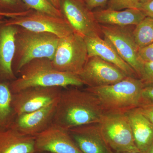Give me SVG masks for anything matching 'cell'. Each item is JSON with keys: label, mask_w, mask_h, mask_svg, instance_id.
<instances>
[{"label": "cell", "mask_w": 153, "mask_h": 153, "mask_svg": "<svg viewBox=\"0 0 153 153\" xmlns=\"http://www.w3.org/2000/svg\"><path fill=\"white\" fill-rule=\"evenodd\" d=\"M109 0H85V3L86 6L90 10L92 11L94 9L99 7H102Z\"/></svg>", "instance_id": "obj_28"}, {"label": "cell", "mask_w": 153, "mask_h": 153, "mask_svg": "<svg viewBox=\"0 0 153 153\" xmlns=\"http://www.w3.org/2000/svg\"><path fill=\"white\" fill-rule=\"evenodd\" d=\"M18 74L19 77L9 83L13 94L32 87L66 88L84 85L78 75L58 71L52 65L51 60L46 58L31 60L23 66Z\"/></svg>", "instance_id": "obj_2"}, {"label": "cell", "mask_w": 153, "mask_h": 153, "mask_svg": "<svg viewBox=\"0 0 153 153\" xmlns=\"http://www.w3.org/2000/svg\"><path fill=\"white\" fill-rule=\"evenodd\" d=\"M143 88L139 78L127 76L114 84L85 89L95 95L105 114H127L138 106Z\"/></svg>", "instance_id": "obj_3"}, {"label": "cell", "mask_w": 153, "mask_h": 153, "mask_svg": "<svg viewBox=\"0 0 153 153\" xmlns=\"http://www.w3.org/2000/svg\"><path fill=\"white\" fill-rule=\"evenodd\" d=\"M9 83L0 82V128L10 126L15 115L12 107L13 93Z\"/></svg>", "instance_id": "obj_20"}, {"label": "cell", "mask_w": 153, "mask_h": 153, "mask_svg": "<svg viewBox=\"0 0 153 153\" xmlns=\"http://www.w3.org/2000/svg\"><path fill=\"white\" fill-rule=\"evenodd\" d=\"M80 1H83L85 2V0H80Z\"/></svg>", "instance_id": "obj_38"}, {"label": "cell", "mask_w": 153, "mask_h": 153, "mask_svg": "<svg viewBox=\"0 0 153 153\" xmlns=\"http://www.w3.org/2000/svg\"><path fill=\"white\" fill-rule=\"evenodd\" d=\"M31 10L54 16L62 17L61 11L53 5L49 0H22Z\"/></svg>", "instance_id": "obj_23"}, {"label": "cell", "mask_w": 153, "mask_h": 153, "mask_svg": "<svg viewBox=\"0 0 153 153\" xmlns=\"http://www.w3.org/2000/svg\"><path fill=\"white\" fill-rule=\"evenodd\" d=\"M18 29V26L7 25L5 21L0 25V82L10 83L17 78L13 62Z\"/></svg>", "instance_id": "obj_14"}, {"label": "cell", "mask_w": 153, "mask_h": 153, "mask_svg": "<svg viewBox=\"0 0 153 153\" xmlns=\"http://www.w3.org/2000/svg\"><path fill=\"white\" fill-rule=\"evenodd\" d=\"M78 75L84 85L91 88L114 84L128 76L117 66L96 56L88 57Z\"/></svg>", "instance_id": "obj_11"}, {"label": "cell", "mask_w": 153, "mask_h": 153, "mask_svg": "<svg viewBox=\"0 0 153 153\" xmlns=\"http://www.w3.org/2000/svg\"><path fill=\"white\" fill-rule=\"evenodd\" d=\"M98 124L105 142L114 153L139 151L126 114H105Z\"/></svg>", "instance_id": "obj_6"}, {"label": "cell", "mask_w": 153, "mask_h": 153, "mask_svg": "<svg viewBox=\"0 0 153 153\" xmlns=\"http://www.w3.org/2000/svg\"><path fill=\"white\" fill-rule=\"evenodd\" d=\"M139 79L144 88L153 87V62H143Z\"/></svg>", "instance_id": "obj_25"}, {"label": "cell", "mask_w": 153, "mask_h": 153, "mask_svg": "<svg viewBox=\"0 0 153 153\" xmlns=\"http://www.w3.org/2000/svg\"><path fill=\"white\" fill-rule=\"evenodd\" d=\"M62 88H30L13 94L12 107L15 116L35 111L56 102Z\"/></svg>", "instance_id": "obj_10"}, {"label": "cell", "mask_w": 153, "mask_h": 153, "mask_svg": "<svg viewBox=\"0 0 153 153\" xmlns=\"http://www.w3.org/2000/svg\"><path fill=\"white\" fill-rule=\"evenodd\" d=\"M5 18L6 17L3 16H0V25L5 22L6 19Z\"/></svg>", "instance_id": "obj_33"}, {"label": "cell", "mask_w": 153, "mask_h": 153, "mask_svg": "<svg viewBox=\"0 0 153 153\" xmlns=\"http://www.w3.org/2000/svg\"><path fill=\"white\" fill-rule=\"evenodd\" d=\"M137 148L147 153L153 143V124L136 108L127 114Z\"/></svg>", "instance_id": "obj_19"}, {"label": "cell", "mask_w": 153, "mask_h": 153, "mask_svg": "<svg viewBox=\"0 0 153 153\" xmlns=\"http://www.w3.org/2000/svg\"><path fill=\"white\" fill-rule=\"evenodd\" d=\"M84 40L88 57H100L117 66L127 76L138 78L134 70L121 57L108 40L101 37L84 38Z\"/></svg>", "instance_id": "obj_16"}, {"label": "cell", "mask_w": 153, "mask_h": 153, "mask_svg": "<svg viewBox=\"0 0 153 153\" xmlns=\"http://www.w3.org/2000/svg\"><path fill=\"white\" fill-rule=\"evenodd\" d=\"M151 106H153V87L144 88L137 108Z\"/></svg>", "instance_id": "obj_26"}, {"label": "cell", "mask_w": 153, "mask_h": 153, "mask_svg": "<svg viewBox=\"0 0 153 153\" xmlns=\"http://www.w3.org/2000/svg\"><path fill=\"white\" fill-rule=\"evenodd\" d=\"M102 36L108 40L125 61L134 70L139 78L143 62L138 55L139 48L133 35L135 26L100 25Z\"/></svg>", "instance_id": "obj_7"}, {"label": "cell", "mask_w": 153, "mask_h": 153, "mask_svg": "<svg viewBox=\"0 0 153 153\" xmlns=\"http://www.w3.org/2000/svg\"><path fill=\"white\" fill-rule=\"evenodd\" d=\"M97 22L100 25L118 26H136L146 16L139 9L111 10L108 9L93 11Z\"/></svg>", "instance_id": "obj_18"}, {"label": "cell", "mask_w": 153, "mask_h": 153, "mask_svg": "<svg viewBox=\"0 0 153 153\" xmlns=\"http://www.w3.org/2000/svg\"><path fill=\"white\" fill-rule=\"evenodd\" d=\"M56 8L60 10V0H49Z\"/></svg>", "instance_id": "obj_31"}, {"label": "cell", "mask_w": 153, "mask_h": 153, "mask_svg": "<svg viewBox=\"0 0 153 153\" xmlns=\"http://www.w3.org/2000/svg\"><path fill=\"white\" fill-rule=\"evenodd\" d=\"M13 69L16 75L27 63L38 58L53 59L59 39L49 33L33 32L18 26Z\"/></svg>", "instance_id": "obj_4"}, {"label": "cell", "mask_w": 153, "mask_h": 153, "mask_svg": "<svg viewBox=\"0 0 153 153\" xmlns=\"http://www.w3.org/2000/svg\"><path fill=\"white\" fill-rule=\"evenodd\" d=\"M35 152V137L24 134L10 126L0 128V153Z\"/></svg>", "instance_id": "obj_17"}, {"label": "cell", "mask_w": 153, "mask_h": 153, "mask_svg": "<svg viewBox=\"0 0 153 153\" xmlns=\"http://www.w3.org/2000/svg\"><path fill=\"white\" fill-rule=\"evenodd\" d=\"M133 35L139 49L153 43V18L146 16L134 27Z\"/></svg>", "instance_id": "obj_21"}, {"label": "cell", "mask_w": 153, "mask_h": 153, "mask_svg": "<svg viewBox=\"0 0 153 153\" xmlns=\"http://www.w3.org/2000/svg\"><path fill=\"white\" fill-rule=\"evenodd\" d=\"M140 7V0H109L108 9L120 10L128 9H139Z\"/></svg>", "instance_id": "obj_24"}, {"label": "cell", "mask_w": 153, "mask_h": 153, "mask_svg": "<svg viewBox=\"0 0 153 153\" xmlns=\"http://www.w3.org/2000/svg\"><path fill=\"white\" fill-rule=\"evenodd\" d=\"M138 55L142 62H153V43L139 49Z\"/></svg>", "instance_id": "obj_27"}, {"label": "cell", "mask_w": 153, "mask_h": 153, "mask_svg": "<svg viewBox=\"0 0 153 153\" xmlns=\"http://www.w3.org/2000/svg\"><path fill=\"white\" fill-rule=\"evenodd\" d=\"M60 10L74 33L83 38L101 37L100 25L93 11L80 0H60Z\"/></svg>", "instance_id": "obj_8"}, {"label": "cell", "mask_w": 153, "mask_h": 153, "mask_svg": "<svg viewBox=\"0 0 153 153\" xmlns=\"http://www.w3.org/2000/svg\"><path fill=\"white\" fill-rule=\"evenodd\" d=\"M68 131L83 153H114L105 142L98 123L79 126Z\"/></svg>", "instance_id": "obj_15"}, {"label": "cell", "mask_w": 153, "mask_h": 153, "mask_svg": "<svg viewBox=\"0 0 153 153\" xmlns=\"http://www.w3.org/2000/svg\"><path fill=\"white\" fill-rule=\"evenodd\" d=\"M146 16L153 18V0L141 6L140 8Z\"/></svg>", "instance_id": "obj_30"}, {"label": "cell", "mask_w": 153, "mask_h": 153, "mask_svg": "<svg viewBox=\"0 0 153 153\" xmlns=\"http://www.w3.org/2000/svg\"><path fill=\"white\" fill-rule=\"evenodd\" d=\"M34 153H50L49 152H35Z\"/></svg>", "instance_id": "obj_36"}, {"label": "cell", "mask_w": 153, "mask_h": 153, "mask_svg": "<svg viewBox=\"0 0 153 153\" xmlns=\"http://www.w3.org/2000/svg\"><path fill=\"white\" fill-rule=\"evenodd\" d=\"M84 38L75 33L60 38L52 61L55 69L78 75L88 59Z\"/></svg>", "instance_id": "obj_5"}, {"label": "cell", "mask_w": 153, "mask_h": 153, "mask_svg": "<svg viewBox=\"0 0 153 153\" xmlns=\"http://www.w3.org/2000/svg\"><path fill=\"white\" fill-rule=\"evenodd\" d=\"M136 109L153 124V106L138 107Z\"/></svg>", "instance_id": "obj_29"}, {"label": "cell", "mask_w": 153, "mask_h": 153, "mask_svg": "<svg viewBox=\"0 0 153 153\" xmlns=\"http://www.w3.org/2000/svg\"><path fill=\"white\" fill-rule=\"evenodd\" d=\"M147 153H153V143Z\"/></svg>", "instance_id": "obj_34"}, {"label": "cell", "mask_w": 153, "mask_h": 153, "mask_svg": "<svg viewBox=\"0 0 153 153\" xmlns=\"http://www.w3.org/2000/svg\"><path fill=\"white\" fill-rule=\"evenodd\" d=\"M30 9L22 0H0V13L8 18L24 16Z\"/></svg>", "instance_id": "obj_22"}, {"label": "cell", "mask_w": 153, "mask_h": 153, "mask_svg": "<svg viewBox=\"0 0 153 153\" xmlns=\"http://www.w3.org/2000/svg\"><path fill=\"white\" fill-rule=\"evenodd\" d=\"M0 16H4V15H3L1 13H0Z\"/></svg>", "instance_id": "obj_37"}, {"label": "cell", "mask_w": 153, "mask_h": 153, "mask_svg": "<svg viewBox=\"0 0 153 153\" xmlns=\"http://www.w3.org/2000/svg\"><path fill=\"white\" fill-rule=\"evenodd\" d=\"M152 0H140V4L141 6L143 4H146L149 2L150 1Z\"/></svg>", "instance_id": "obj_32"}, {"label": "cell", "mask_w": 153, "mask_h": 153, "mask_svg": "<svg viewBox=\"0 0 153 153\" xmlns=\"http://www.w3.org/2000/svg\"><path fill=\"white\" fill-rule=\"evenodd\" d=\"M5 23L33 32L51 33L60 38L74 33L64 18L54 16L33 10L24 16L6 19Z\"/></svg>", "instance_id": "obj_9"}, {"label": "cell", "mask_w": 153, "mask_h": 153, "mask_svg": "<svg viewBox=\"0 0 153 153\" xmlns=\"http://www.w3.org/2000/svg\"><path fill=\"white\" fill-rule=\"evenodd\" d=\"M121 153H142L139 151H134V152H126Z\"/></svg>", "instance_id": "obj_35"}, {"label": "cell", "mask_w": 153, "mask_h": 153, "mask_svg": "<svg viewBox=\"0 0 153 153\" xmlns=\"http://www.w3.org/2000/svg\"><path fill=\"white\" fill-rule=\"evenodd\" d=\"M105 114L95 95L78 87L62 90L57 100L53 123L68 130L98 123Z\"/></svg>", "instance_id": "obj_1"}, {"label": "cell", "mask_w": 153, "mask_h": 153, "mask_svg": "<svg viewBox=\"0 0 153 153\" xmlns=\"http://www.w3.org/2000/svg\"><path fill=\"white\" fill-rule=\"evenodd\" d=\"M36 152L50 153H83L67 130L52 123L35 136Z\"/></svg>", "instance_id": "obj_12"}, {"label": "cell", "mask_w": 153, "mask_h": 153, "mask_svg": "<svg viewBox=\"0 0 153 153\" xmlns=\"http://www.w3.org/2000/svg\"><path fill=\"white\" fill-rule=\"evenodd\" d=\"M57 102L35 111L16 116L10 126L24 134L36 136L53 123Z\"/></svg>", "instance_id": "obj_13"}]
</instances>
